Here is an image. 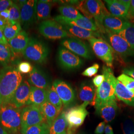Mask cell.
<instances>
[{
	"label": "cell",
	"mask_w": 134,
	"mask_h": 134,
	"mask_svg": "<svg viewBox=\"0 0 134 134\" xmlns=\"http://www.w3.org/2000/svg\"><path fill=\"white\" fill-rule=\"evenodd\" d=\"M54 87L58 96L65 107L71 105L75 99L74 91L68 83L60 80H56L53 82Z\"/></svg>",
	"instance_id": "cell-14"
},
{
	"label": "cell",
	"mask_w": 134,
	"mask_h": 134,
	"mask_svg": "<svg viewBox=\"0 0 134 134\" xmlns=\"http://www.w3.org/2000/svg\"><path fill=\"white\" fill-rule=\"evenodd\" d=\"M34 67L28 62H21L19 64L18 70L20 73L27 74L32 71Z\"/></svg>",
	"instance_id": "cell-39"
},
{
	"label": "cell",
	"mask_w": 134,
	"mask_h": 134,
	"mask_svg": "<svg viewBox=\"0 0 134 134\" xmlns=\"http://www.w3.org/2000/svg\"><path fill=\"white\" fill-rule=\"evenodd\" d=\"M102 74L104 76V80L96 89L95 105L96 110L106 103L116 99L115 86L117 79L111 68L107 66H103Z\"/></svg>",
	"instance_id": "cell-2"
},
{
	"label": "cell",
	"mask_w": 134,
	"mask_h": 134,
	"mask_svg": "<svg viewBox=\"0 0 134 134\" xmlns=\"http://www.w3.org/2000/svg\"><path fill=\"white\" fill-rule=\"evenodd\" d=\"M58 59L61 67L68 70L77 69L83 64V60L79 56L63 46L59 49Z\"/></svg>",
	"instance_id": "cell-12"
},
{
	"label": "cell",
	"mask_w": 134,
	"mask_h": 134,
	"mask_svg": "<svg viewBox=\"0 0 134 134\" xmlns=\"http://www.w3.org/2000/svg\"><path fill=\"white\" fill-rule=\"evenodd\" d=\"M23 81L18 68L6 66L0 71V104H10L16 90Z\"/></svg>",
	"instance_id": "cell-1"
},
{
	"label": "cell",
	"mask_w": 134,
	"mask_h": 134,
	"mask_svg": "<svg viewBox=\"0 0 134 134\" xmlns=\"http://www.w3.org/2000/svg\"><path fill=\"white\" fill-rule=\"evenodd\" d=\"M54 20L62 25H72L94 32H99V29L96 24L95 20L83 16L78 19H70L64 18L61 15L56 16Z\"/></svg>",
	"instance_id": "cell-15"
},
{
	"label": "cell",
	"mask_w": 134,
	"mask_h": 134,
	"mask_svg": "<svg viewBox=\"0 0 134 134\" xmlns=\"http://www.w3.org/2000/svg\"><path fill=\"white\" fill-rule=\"evenodd\" d=\"M10 16V10L9 9L6 10L0 13V19L5 21V22L8 23Z\"/></svg>",
	"instance_id": "cell-43"
},
{
	"label": "cell",
	"mask_w": 134,
	"mask_h": 134,
	"mask_svg": "<svg viewBox=\"0 0 134 134\" xmlns=\"http://www.w3.org/2000/svg\"><path fill=\"white\" fill-rule=\"evenodd\" d=\"M117 110V103L116 101L113 100L102 106L96 111L105 122H109L115 118Z\"/></svg>",
	"instance_id": "cell-24"
},
{
	"label": "cell",
	"mask_w": 134,
	"mask_h": 134,
	"mask_svg": "<svg viewBox=\"0 0 134 134\" xmlns=\"http://www.w3.org/2000/svg\"><path fill=\"white\" fill-rule=\"evenodd\" d=\"M0 43L8 45V41L5 38L3 31L0 29Z\"/></svg>",
	"instance_id": "cell-46"
},
{
	"label": "cell",
	"mask_w": 134,
	"mask_h": 134,
	"mask_svg": "<svg viewBox=\"0 0 134 134\" xmlns=\"http://www.w3.org/2000/svg\"><path fill=\"white\" fill-rule=\"evenodd\" d=\"M49 53V48L45 43L37 39L31 38L23 54L25 59L41 64L46 61Z\"/></svg>",
	"instance_id": "cell-5"
},
{
	"label": "cell",
	"mask_w": 134,
	"mask_h": 134,
	"mask_svg": "<svg viewBox=\"0 0 134 134\" xmlns=\"http://www.w3.org/2000/svg\"><path fill=\"white\" fill-rule=\"evenodd\" d=\"M99 68V65L96 63L92 66L88 67L82 72V75L86 77H92L96 75Z\"/></svg>",
	"instance_id": "cell-38"
},
{
	"label": "cell",
	"mask_w": 134,
	"mask_h": 134,
	"mask_svg": "<svg viewBox=\"0 0 134 134\" xmlns=\"http://www.w3.org/2000/svg\"><path fill=\"white\" fill-rule=\"evenodd\" d=\"M0 134H9L0 126Z\"/></svg>",
	"instance_id": "cell-50"
},
{
	"label": "cell",
	"mask_w": 134,
	"mask_h": 134,
	"mask_svg": "<svg viewBox=\"0 0 134 134\" xmlns=\"http://www.w3.org/2000/svg\"><path fill=\"white\" fill-rule=\"evenodd\" d=\"M30 38L25 31L22 30L16 36L8 41L10 47L15 53H23L29 44Z\"/></svg>",
	"instance_id": "cell-20"
},
{
	"label": "cell",
	"mask_w": 134,
	"mask_h": 134,
	"mask_svg": "<svg viewBox=\"0 0 134 134\" xmlns=\"http://www.w3.org/2000/svg\"><path fill=\"white\" fill-rule=\"evenodd\" d=\"M68 127L65 117V111H63L49 127L48 134H64Z\"/></svg>",
	"instance_id": "cell-26"
},
{
	"label": "cell",
	"mask_w": 134,
	"mask_h": 134,
	"mask_svg": "<svg viewBox=\"0 0 134 134\" xmlns=\"http://www.w3.org/2000/svg\"><path fill=\"white\" fill-rule=\"evenodd\" d=\"M115 96L120 100L129 106H134V93L128 90L117 79L115 86Z\"/></svg>",
	"instance_id": "cell-23"
},
{
	"label": "cell",
	"mask_w": 134,
	"mask_h": 134,
	"mask_svg": "<svg viewBox=\"0 0 134 134\" xmlns=\"http://www.w3.org/2000/svg\"><path fill=\"white\" fill-rule=\"evenodd\" d=\"M39 32L46 38L57 40L72 37L62 24L54 19L42 21L38 27Z\"/></svg>",
	"instance_id": "cell-6"
},
{
	"label": "cell",
	"mask_w": 134,
	"mask_h": 134,
	"mask_svg": "<svg viewBox=\"0 0 134 134\" xmlns=\"http://www.w3.org/2000/svg\"><path fill=\"white\" fill-rule=\"evenodd\" d=\"M79 97L83 102L87 103L88 105L95 106L96 90L95 88L90 85L84 83L81 86L80 92Z\"/></svg>",
	"instance_id": "cell-25"
},
{
	"label": "cell",
	"mask_w": 134,
	"mask_h": 134,
	"mask_svg": "<svg viewBox=\"0 0 134 134\" xmlns=\"http://www.w3.org/2000/svg\"><path fill=\"white\" fill-rule=\"evenodd\" d=\"M123 74L134 79V68H129L124 69Z\"/></svg>",
	"instance_id": "cell-44"
},
{
	"label": "cell",
	"mask_w": 134,
	"mask_h": 134,
	"mask_svg": "<svg viewBox=\"0 0 134 134\" xmlns=\"http://www.w3.org/2000/svg\"><path fill=\"white\" fill-rule=\"evenodd\" d=\"M10 16L9 21L10 23H20V8L19 5L13 3L9 9Z\"/></svg>",
	"instance_id": "cell-35"
},
{
	"label": "cell",
	"mask_w": 134,
	"mask_h": 134,
	"mask_svg": "<svg viewBox=\"0 0 134 134\" xmlns=\"http://www.w3.org/2000/svg\"><path fill=\"white\" fill-rule=\"evenodd\" d=\"M11 58V52L8 45L0 43V63L3 65L9 62Z\"/></svg>",
	"instance_id": "cell-34"
},
{
	"label": "cell",
	"mask_w": 134,
	"mask_h": 134,
	"mask_svg": "<svg viewBox=\"0 0 134 134\" xmlns=\"http://www.w3.org/2000/svg\"><path fill=\"white\" fill-rule=\"evenodd\" d=\"M88 105L87 103L83 102L81 105L72 107L65 111V117L69 127L76 129L83 123L88 114L86 109Z\"/></svg>",
	"instance_id": "cell-9"
},
{
	"label": "cell",
	"mask_w": 134,
	"mask_h": 134,
	"mask_svg": "<svg viewBox=\"0 0 134 134\" xmlns=\"http://www.w3.org/2000/svg\"><path fill=\"white\" fill-rule=\"evenodd\" d=\"M58 10L61 16L68 19H78L83 16L76 8L71 5H61L59 7Z\"/></svg>",
	"instance_id": "cell-29"
},
{
	"label": "cell",
	"mask_w": 134,
	"mask_h": 134,
	"mask_svg": "<svg viewBox=\"0 0 134 134\" xmlns=\"http://www.w3.org/2000/svg\"><path fill=\"white\" fill-rule=\"evenodd\" d=\"M124 134H134V122L131 120L125 121L123 124Z\"/></svg>",
	"instance_id": "cell-37"
},
{
	"label": "cell",
	"mask_w": 134,
	"mask_h": 134,
	"mask_svg": "<svg viewBox=\"0 0 134 134\" xmlns=\"http://www.w3.org/2000/svg\"><path fill=\"white\" fill-rule=\"evenodd\" d=\"M129 23L125 19L113 16L110 13L105 16L102 25L105 29L118 34L124 29Z\"/></svg>",
	"instance_id": "cell-18"
},
{
	"label": "cell",
	"mask_w": 134,
	"mask_h": 134,
	"mask_svg": "<svg viewBox=\"0 0 134 134\" xmlns=\"http://www.w3.org/2000/svg\"><path fill=\"white\" fill-rule=\"evenodd\" d=\"M64 29L72 36L77 38L87 39L100 37L99 32H94L72 25H62Z\"/></svg>",
	"instance_id": "cell-19"
},
{
	"label": "cell",
	"mask_w": 134,
	"mask_h": 134,
	"mask_svg": "<svg viewBox=\"0 0 134 134\" xmlns=\"http://www.w3.org/2000/svg\"><path fill=\"white\" fill-rule=\"evenodd\" d=\"M47 96L48 102L52 104L59 112L61 113L63 104L53 85L50 86L47 90Z\"/></svg>",
	"instance_id": "cell-31"
},
{
	"label": "cell",
	"mask_w": 134,
	"mask_h": 134,
	"mask_svg": "<svg viewBox=\"0 0 134 134\" xmlns=\"http://www.w3.org/2000/svg\"><path fill=\"white\" fill-rule=\"evenodd\" d=\"M13 4V1L10 0H0V13L9 9Z\"/></svg>",
	"instance_id": "cell-40"
},
{
	"label": "cell",
	"mask_w": 134,
	"mask_h": 134,
	"mask_svg": "<svg viewBox=\"0 0 134 134\" xmlns=\"http://www.w3.org/2000/svg\"><path fill=\"white\" fill-rule=\"evenodd\" d=\"M29 81L35 87L47 90L49 82L46 75L41 70L34 67L32 71L29 73Z\"/></svg>",
	"instance_id": "cell-22"
},
{
	"label": "cell",
	"mask_w": 134,
	"mask_h": 134,
	"mask_svg": "<svg viewBox=\"0 0 134 134\" xmlns=\"http://www.w3.org/2000/svg\"><path fill=\"white\" fill-rule=\"evenodd\" d=\"M110 14L122 19L127 18L131 1L129 0H106L105 1Z\"/></svg>",
	"instance_id": "cell-17"
},
{
	"label": "cell",
	"mask_w": 134,
	"mask_h": 134,
	"mask_svg": "<svg viewBox=\"0 0 134 134\" xmlns=\"http://www.w3.org/2000/svg\"><path fill=\"white\" fill-rule=\"evenodd\" d=\"M104 33L106 34L109 44L114 51L124 57L134 55V50L119 34L113 33L107 29H105Z\"/></svg>",
	"instance_id": "cell-11"
},
{
	"label": "cell",
	"mask_w": 134,
	"mask_h": 134,
	"mask_svg": "<svg viewBox=\"0 0 134 134\" xmlns=\"http://www.w3.org/2000/svg\"><path fill=\"white\" fill-rule=\"evenodd\" d=\"M61 45L77 56L87 59L93 58L90 49L80 39L75 37H68L63 40Z\"/></svg>",
	"instance_id": "cell-10"
},
{
	"label": "cell",
	"mask_w": 134,
	"mask_h": 134,
	"mask_svg": "<svg viewBox=\"0 0 134 134\" xmlns=\"http://www.w3.org/2000/svg\"><path fill=\"white\" fill-rule=\"evenodd\" d=\"M117 79L123 83L130 91L134 93V79L122 74Z\"/></svg>",
	"instance_id": "cell-36"
},
{
	"label": "cell",
	"mask_w": 134,
	"mask_h": 134,
	"mask_svg": "<svg viewBox=\"0 0 134 134\" xmlns=\"http://www.w3.org/2000/svg\"><path fill=\"white\" fill-rule=\"evenodd\" d=\"M21 110L8 104L0 109V126L9 134H19L21 129Z\"/></svg>",
	"instance_id": "cell-3"
},
{
	"label": "cell",
	"mask_w": 134,
	"mask_h": 134,
	"mask_svg": "<svg viewBox=\"0 0 134 134\" xmlns=\"http://www.w3.org/2000/svg\"><path fill=\"white\" fill-rule=\"evenodd\" d=\"M20 4V24L28 27L35 21L37 1H19Z\"/></svg>",
	"instance_id": "cell-13"
},
{
	"label": "cell",
	"mask_w": 134,
	"mask_h": 134,
	"mask_svg": "<svg viewBox=\"0 0 134 134\" xmlns=\"http://www.w3.org/2000/svg\"><path fill=\"white\" fill-rule=\"evenodd\" d=\"M104 133L105 134H114L113 129L110 125H106Z\"/></svg>",
	"instance_id": "cell-47"
},
{
	"label": "cell",
	"mask_w": 134,
	"mask_h": 134,
	"mask_svg": "<svg viewBox=\"0 0 134 134\" xmlns=\"http://www.w3.org/2000/svg\"><path fill=\"white\" fill-rule=\"evenodd\" d=\"M47 101V90L31 86L30 96L26 105L40 107Z\"/></svg>",
	"instance_id": "cell-21"
},
{
	"label": "cell",
	"mask_w": 134,
	"mask_h": 134,
	"mask_svg": "<svg viewBox=\"0 0 134 134\" xmlns=\"http://www.w3.org/2000/svg\"><path fill=\"white\" fill-rule=\"evenodd\" d=\"M134 51V24L129 23L119 34Z\"/></svg>",
	"instance_id": "cell-32"
},
{
	"label": "cell",
	"mask_w": 134,
	"mask_h": 134,
	"mask_svg": "<svg viewBox=\"0 0 134 134\" xmlns=\"http://www.w3.org/2000/svg\"><path fill=\"white\" fill-rule=\"evenodd\" d=\"M40 109L44 118L45 123L48 125L49 127L61 113L48 101L40 106Z\"/></svg>",
	"instance_id": "cell-27"
},
{
	"label": "cell",
	"mask_w": 134,
	"mask_h": 134,
	"mask_svg": "<svg viewBox=\"0 0 134 134\" xmlns=\"http://www.w3.org/2000/svg\"><path fill=\"white\" fill-rule=\"evenodd\" d=\"M49 127L45 122L34 125L20 132L21 134H48Z\"/></svg>",
	"instance_id": "cell-33"
},
{
	"label": "cell",
	"mask_w": 134,
	"mask_h": 134,
	"mask_svg": "<svg viewBox=\"0 0 134 134\" xmlns=\"http://www.w3.org/2000/svg\"><path fill=\"white\" fill-rule=\"evenodd\" d=\"M43 122H45L40 107L28 105L21 109L20 132L29 127Z\"/></svg>",
	"instance_id": "cell-8"
},
{
	"label": "cell",
	"mask_w": 134,
	"mask_h": 134,
	"mask_svg": "<svg viewBox=\"0 0 134 134\" xmlns=\"http://www.w3.org/2000/svg\"><path fill=\"white\" fill-rule=\"evenodd\" d=\"M31 86L29 82H21L14 93L10 104L17 108H20L26 105L30 96Z\"/></svg>",
	"instance_id": "cell-16"
},
{
	"label": "cell",
	"mask_w": 134,
	"mask_h": 134,
	"mask_svg": "<svg viewBox=\"0 0 134 134\" xmlns=\"http://www.w3.org/2000/svg\"><path fill=\"white\" fill-rule=\"evenodd\" d=\"M128 18H134V0L131 1V4L130 6L128 12Z\"/></svg>",
	"instance_id": "cell-45"
},
{
	"label": "cell",
	"mask_w": 134,
	"mask_h": 134,
	"mask_svg": "<svg viewBox=\"0 0 134 134\" xmlns=\"http://www.w3.org/2000/svg\"><path fill=\"white\" fill-rule=\"evenodd\" d=\"M20 23H10V21L5 25L3 32L5 38L8 41L16 36L21 31Z\"/></svg>",
	"instance_id": "cell-30"
},
{
	"label": "cell",
	"mask_w": 134,
	"mask_h": 134,
	"mask_svg": "<svg viewBox=\"0 0 134 134\" xmlns=\"http://www.w3.org/2000/svg\"><path fill=\"white\" fill-rule=\"evenodd\" d=\"M105 122H101L97 125L95 130V134H103L105 128Z\"/></svg>",
	"instance_id": "cell-42"
},
{
	"label": "cell",
	"mask_w": 134,
	"mask_h": 134,
	"mask_svg": "<svg viewBox=\"0 0 134 134\" xmlns=\"http://www.w3.org/2000/svg\"><path fill=\"white\" fill-rule=\"evenodd\" d=\"M7 23L5 22L3 20L0 19V29L3 31L5 27V25L7 24Z\"/></svg>",
	"instance_id": "cell-49"
},
{
	"label": "cell",
	"mask_w": 134,
	"mask_h": 134,
	"mask_svg": "<svg viewBox=\"0 0 134 134\" xmlns=\"http://www.w3.org/2000/svg\"><path fill=\"white\" fill-rule=\"evenodd\" d=\"M104 80V76L103 74L102 75H97L93 79V83L94 85V86L98 88V87L100 86L101 84L103 83V82Z\"/></svg>",
	"instance_id": "cell-41"
},
{
	"label": "cell",
	"mask_w": 134,
	"mask_h": 134,
	"mask_svg": "<svg viewBox=\"0 0 134 134\" xmlns=\"http://www.w3.org/2000/svg\"><path fill=\"white\" fill-rule=\"evenodd\" d=\"M52 3L50 1H37L36 7V19L38 20H46L50 18Z\"/></svg>",
	"instance_id": "cell-28"
},
{
	"label": "cell",
	"mask_w": 134,
	"mask_h": 134,
	"mask_svg": "<svg viewBox=\"0 0 134 134\" xmlns=\"http://www.w3.org/2000/svg\"><path fill=\"white\" fill-rule=\"evenodd\" d=\"M88 41L96 56L105 63L107 67H113L114 50L110 44L101 38H93Z\"/></svg>",
	"instance_id": "cell-7"
},
{
	"label": "cell",
	"mask_w": 134,
	"mask_h": 134,
	"mask_svg": "<svg viewBox=\"0 0 134 134\" xmlns=\"http://www.w3.org/2000/svg\"><path fill=\"white\" fill-rule=\"evenodd\" d=\"M76 130L75 129H73L71 127H68L66 132L64 134H76Z\"/></svg>",
	"instance_id": "cell-48"
},
{
	"label": "cell",
	"mask_w": 134,
	"mask_h": 134,
	"mask_svg": "<svg viewBox=\"0 0 134 134\" xmlns=\"http://www.w3.org/2000/svg\"><path fill=\"white\" fill-rule=\"evenodd\" d=\"M77 9L80 10L85 16L95 20L96 24L100 31L105 32V29L102 23L106 15L110 14L106 10L103 2L99 0H87L81 2L77 6Z\"/></svg>",
	"instance_id": "cell-4"
},
{
	"label": "cell",
	"mask_w": 134,
	"mask_h": 134,
	"mask_svg": "<svg viewBox=\"0 0 134 134\" xmlns=\"http://www.w3.org/2000/svg\"><path fill=\"white\" fill-rule=\"evenodd\" d=\"M1 106H2L1 105V104H0V109H1Z\"/></svg>",
	"instance_id": "cell-51"
}]
</instances>
